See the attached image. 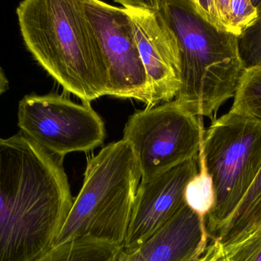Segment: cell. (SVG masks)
<instances>
[{"label":"cell","mask_w":261,"mask_h":261,"mask_svg":"<svg viewBox=\"0 0 261 261\" xmlns=\"http://www.w3.org/2000/svg\"><path fill=\"white\" fill-rule=\"evenodd\" d=\"M196 12L221 32L242 36L258 18L255 0H191Z\"/></svg>","instance_id":"obj_12"},{"label":"cell","mask_w":261,"mask_h":261,"mask_svg":"<svg viewBox=\"0 0 261 261\" xmlns=\"http://www.w3.org/2000/svg\"><path fill=\"white\" fill-rule=\"evenodd\" d=\"M24 45L66 91L90 104L107 95V72L82 0H25L16 9Z\"/></svg>","instance_id":"obj_2"},{"label":"cell","mask_w":261,"mask_h":261,"mask_svg":"<svg viewBox=\"0 0 261 261\" xmlns=\"http://www.w3.org/2000/svg\"><path fill=\"white\" fill-rule=\"evenodd\" d=\"M9 90V81L6 78L4 70L0 67V96Z\"/></svg>","instance_id":"obj_21"},{"label":"cell","mask_w":261,"mask_h":261,"mask_svg":"<svg viewBox=\"0 0 261 261\" xmlns=\"http://www.w3.org/2000/svg\"><path fill=\"white\" fill-rule=\"evenodd\" d=\"M214 200L213 182L199 159V172L187 186L186 202L192 209L205 219L214 205Z\"/></svg>","instance_id":"obj_16"},{"label":"cell","mask_w":261,"mask_h":261,"mask_svg":"<svg viewBox=\"0 0 261 261\" xmlns=\"http://www.w3.org/2000/svg\"><path fill=\"white\" fill-rule=\"evenodd\" d=\"M199 172L198 157L141 181L123 249H138L182 209L187 186Z\"/></svg>","instance_id":"obj_10"},{"label":"cell","mask_w":261,"mask_h":261,"mask_svg":"<svg viewBox=\"0 0 261 261\" xmlns=\"http://www.w3.org/2000/svg\"><path fill=\"white\" fill-rule=\"evenodd\" d=\"M223 251L226 261H261V230Z\"/></svg>","instance_id":"obj_18"},{"label":"cell","mask_w":261,"mask_h":261,"mask_svg":"<svg viewBox=\"0 0 261 261\" xmlns=\"http://www.w3.org/2000/svg\"><path fill=\"white\" fill-rule=\"evenodd\" d=\"M129 15L150 87L151 107L173 101L179 87V64L173 35L152 1H116Z\"/></svg>","instance_id":"obj_9"},{"label":"cell","mask_w":261,"mask_h":261,"mask_svg":"<svg viewBox=\"0 0 261 261\" xmlns=\"http://www.w3.org/2000/svg\"><path fill=\"white\" fill-rule=\"evenodd\" d=\"M116 261H146L143 257L142 254L140 252L139 250H128L121 249L117 259Z\"/></svg>","instance_id":"obj_20"},{"label":"cell","mask_w":261,"mask_h":261,"mask_svg":"<svg viewBox=\"0 0 261 261\" xmlns=\"http://www.w3.org/2000/svg\"><path fill=\"white\" fill-rule=\"evenodd\" d=\"M173 35L179 64V105L197 116L213 117L234 98L245 65L239 38L207 22L191 0L152 1Z\"/></svg>","instance_id":"obj_3"},{"label":"cell","mask_w":261,"mask_h":261,"mask_svg":"<svg viewBox=\"0 0 261 261\" xmlns=\"http://www.w3.org/2000/svg\"><path fill=\"white\" fill-rule=\"evenodd\" d=\"M208 239L205 219L186 204L138 250L146 261H194Z\"/></svg>","instance_id":"obj_11"},{"label":"cell","mask_w":261,"mask_h":261,"mask_svg":"<svg viewBox=\"0 0 261 261\" xmlns=\"http://www.w3.org/2000/svg\"><path fill=\"white\" fill-rule=\"evenodd\" d=\"M261 230V169L214 241L223 251Z\"/></svg>","instance_id":"obj_13"},{"label":"cell","mask_w":261,"mask_h":261,"mask_svg":"<svg viewBox=\"0 0 261 261\" xmlns=\"http://www.w3.org/2000/svg\"><path fill=\"white\" fill-rule=\"evenodd\" d=\"M199 159L211 178L214 205L205 219L215 240L261 169V121L229 111L204 132Z\"/></svg>","instance_id":"obj_5"},{"label":"cell","mask_w":261,"mask_h":261,"mask_svg":"<svg viewBox=\"0 0 261 261\" xmlns=\"http://www.w3.org/2000/svg\"><path fill=\"white\" fill-rule=\"evenodd\" d=\"M194 261H225L223 249L217 242L212 240L205 251Z\"/></svg>","instance_id":"obj_19"},{"label":"cell","mask_w":261,"mask_h":261,"mask_svg":"<svg viewBox=\"0 0 261 261\" xmlns=\"http://www.w3.org/2000/svg\"><path fill=\"white\" fill-rule=\"evenodd\" d=\"M18 126L35 144L62 159L97 148L107 136L102 118L90 104L55 93L24 96L18 104Z\"/></svg>","instance_id":"obj_7"},{"label":"cell","mask_w":261,"mask_h":261,"mask_svg":"<svg viewBox=\"0 0 261 261\" xmlns=\"http://www.w3.org/2000/svg\"><path fill=\"white\" fill-rule=\"evenodd\" d=\"M141 173L129 143H112L87 160L84 182L55 246L93 239L123 249Z\"/></svg>","instance_id":"obj_4"},{"label":"cell","mask_w":261,"mask_h":261,"mask_svg":"<svg viewBox=\"0 0 261 261\" xmlns=\"http://www.w3.org/2000/svg\"><path fill=\"white\" fill-rule=\"evenodd\" d=\"M107 72V95L135 99L151 107L150 87L132 19L122 7L82 0Z\"/></svg>","instance_id":"obj_8"},{"label":"cell","mask_w":261,"mask_h":261,"mask_svg":"<svg viewBox=\"0 0 261 261\" xmlns=\"http://www.w3.org/2000/svg\"><path fill=\"white\" fill-rule=\"evenodd\" d=\"M255 3L258 18L239 38V52L246 68L261 66V0H255Z\"/></svg>","instance_id":"obj_17"},{"label":"cell","mask_w":261,"mask_h":261,"mask_svg":"<svg viewBox=\"0 0 261 261\" xmlns=\"http://www.w3.org/2000/svg\"><path fill=\"white\" fill-rule=\"evenodd\" d=\"M122 248L93 239H70L35 261H116Z\"/></svg>","instance_id":"obj_14"},{"label":"cell","mask_w":261,"mask_h":261,"mask_svg":"<svg viewBox=\"0 0 261 261\" xmlns=\"http://www.w3.org/2000/svg\"><path fill=\"white\" fill-rule=\"evenodd\" d=\"M230 111L261 121V66L244 70Z\"/></svg>","instance_id":"obj_15"},{"label":"cell","mask_w":261,"mask_h":261,"mask_svg":"<svg viewBox=\"0 0 261 261\" xmlns=\"http://www.w3.org/2000/svg\"><path fill=\"white\" fill-rule=\"evenodd\" d=\"M63 159L21 131L0 138V261H35L55 246L74 199Z\"/></svg>","instance_id":"obj_1"},{"label":"cell","mask_w":261,"mask_h":261,"mask_svg":"<svg viewBox=\"0 0 261 261\" xmlns=\"http://www.w3.org/2000/svg\"><path fill=\"white\" fill-rule=\"evenodd\" d=\"M204 132L199 116L173 100L133 113L122 139L135 152L142 181L199 157Z\"/></svg>","instance_id":"obj_6"}]
</instances>
